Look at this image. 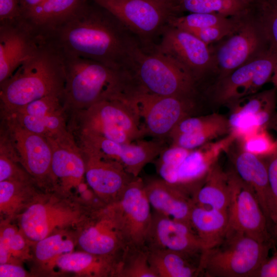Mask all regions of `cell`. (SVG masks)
<instances>
[{
  "label": "cell",
  "mask_w": 277,
  "mask_h": 277,
  "mask_svg": "<svg viewBox=\"0 0 277 277\" xmlns=\"http://www.w3.org/2000/svg\"><path fill=\"white\" fill-rule=\"evenodd\" d=\"M116 17L144 47L154 45L170 16L174 15L153 0H92Z\"/></svg>",
  "instance_id": "obj_10"
},
{
  "label": "cell",
  "mask_w": 277,
  "mask_h": 277,
  "mask_svg": "<svg viewBox=\"0 0 277 277\" xmlns=\"http://www.w3.org/2000/svg\"><path fill=\"white\" fill-rule=\"evenodd\" d=\"M190 221L202 243L203 250L209 249L225 237L228 229V212L194 203Z\"/></svg>",
  "instance_id": "obj_27"
},
{
  "label": "cell",
  "mask_w": 277,
  "mask_h": 277,
  "mask_svg": "<svg viewBox=\"0 0 277 277\" xmlns=\"http://www.w3.org/2000/svg\"><path fill=\"white\" fill-rule=\"evenodd\" d=\"M14 226H1L0 234V263H15L14 259L28 255L25 239ZM16 264V263H15Z\"/></svg>",
  "instance_id": "obj_37"
},
{
  "label": "cell",
  "mask_w": 277,
  "mask_h": 277,
  "mask_svg": "<svg viewBox=\"0 0 277 277\" xmlns=\"http://www.w3.org/2000/svg\"><path fill=\"white\" fill-rule=\"evenodd\" d=\"M236 141H239V147L241 149L263 158L270 155L276 147L275 139L272 138L267 129H259Z\"/></svg>",
  "instance_id": "obj_40"
},
{
  "label": "cell",
  "mask_w": 277,
  "mask_h": 277,
  "mask_svg": "<svg viewBox=\"0 0 277 277\" xmlns=\"http://www.w3.org/2000/svg\"><path fill=\"white\" fill-rule=\"evenodd\" d=\"M38 39L37 48L7 80L0 85L1 112H9L48 95L62 97L65 84L62 57Z\"/></svg>",
  "instance_id": "obj_2"
},
{
  "label": "cell",
  "mask_w": 277,
  "mask_h": 277,
  "mask_svg": "<svg viewBox=\"0 0 277 277\" xmlns=\"http://www.w3.org/2000/svg\"><path fill=\"white\" fill-rule=\"evenodd\" d=\"M123 97L137 114L144 134L156 137L168 136L181 120L190 116L194 107L192 96L130 92Z\"/></svg>",
  "instance_id": "obj_7"
},
{
  "label": "cell",
  "mask_w": 277,
  "mask_h": 277,
  "mask_svg": "<svg viewBox=\"0 0 277 277\" xmlns=\"http://www.w3.org/2000/svg\"><path fill=\"white\" fill-rule=\"evenodd\" d=\"M145 245L200 256L202 243L192 227L154 211Z\"/></svg>",
  "instance_id": "obj_22"
},
{
  "label": "cell",
  "mask_w": 277,
  "mask_h": 277,
  "mask_svg": "<svg viewBox=\"0 0 277 277\" xmlns=\"http://www.w3.org/2000/svg\"><path fill=\"white\" fill-rule=\"evenodd\" d=\"M63 111L65 110L62 103V97L57 95H51L33 101L14 111L7 113L16 112L43 117Z\"/></svg>",
  "instance_id": "obj_41"
},
{
  "label": "cell",
  "mask_w": 277,
  "mask_h": 277,
  "mask_svg": "<svg viewBox=\"0 0 277 277\" xmlns=\"http://www.w3.org/2000/svg\"><path fill=\"white\" fill-rule=\"evenodd\" d=\"M46 138L52 150V180L58 181L67 189L79 187L85 174L86 165L82 151L72 133L68 129Z\"/></svg>",
  "instance_id": "obj_23"
},
{
  "label": "cell",
  "mask_w": 277,
  "mask_h": 277,
  "mask_svg": "<svg viewBox=\"0 0 277 277\" xmlns=\"http://www.w3.org/2000/svg\"><path fill=\"white\" fill-rule=\"evenodd\" d=\"M76 134V142L81 148L118 163L134 177L138 176L145 166L166 148L160 141L139 139L129 143H121L96 135Z\"/></svg>",
  "instance_id": "obj_12"
},
{
  "label": "cell",
  "mask_w": 277,
  "mask_h": 277,
  "mask_svg": "<svg viewBox=\"0 0 277 277\" xmlns=\"http://www.w3.org/2000/svg\"><path fill=\"white\" fill-rule=\"evenodd\" d=\"M83 0H44L23 21L36 37L52 29L74 11Z\"/></svg>",
  "instance_id": "obj_29"
},
{
  "label": "cell",
  "mask_w": 277,
  "mask_h": 277,
  "mask_svg": "<svg viewBox=\"0 0 277 277\" xmlns=\"http://www.w3.org/2000/svg\"><path fill=\"white\" fill-rule=\"evenodd\" d=\"M30 181L7 180L0 182L1 213L12 215L25 203L27 196L32 194Z\"/></svg>",
  "instance_id": "obj_35"
},
{
  "label": "cell",
  "mask_w": 277,
  "mask_h": 277,
  "mask_svg": "<svg viewBox=\"0 0 277 277\" xmlns=\"http://www.w3.org/2000/svg\"><path fill=\"white\" fill-rule=\"evenodd\" d=\"M61 55L65 72L62 101L67 114L84 110L126 91L128 82L124 70L92 60Z\"/></svg>",
  "instance_id": "obj_4"
},
{
  "label": "cell",
  "mask_w": 277,
  "mask_h": 277,
  "mask_svg": "<svg viewBox=\"0 0 277 277\" xmlns=\"http://www.w3.org/2000/svg\"><path fill=\"white\" fill-rule=\"evenodd\" d=\"M248 7L239 0H177L175 11L176 14L181 11H188L233 17L243 16Z\"/></svg>",
  "instance_id": "obj_33"
},
{
  "label": "cell",
  "mask_w": 277,
  "mask_h": 277,
  "mask_svg": "<svg viewBox=\"0 0 277 277\" xmlns=\"http://www.w3.org/2000/svg\"><path fill=\"white\" fill-rule=\"evenodd\" d=\"M247 5V6L249 7L251 4L254 3H257L260 1V0H239Z\"/></svg>",
  "instance_id": "obj_50"
},
{
  "label": "cell",
  "mask_w": 277,
  "mask_h": 277,
  "mask_svg": "<svg viewBox=\"0 0 277 277\" xmlns=\"http://www.w3.org/2000/svg\"><path fill=\"white\" fill-rule=\"evenodd\" d=\"M81 149L85 161V175L88 185L105 205L115 203L135 177L118 163L93 151Z\"/></svg>",
  "instance_id": "obj_20"
},
{
  "label": "cell",
  "mask_w": 277,
  "mask_h": 277,
  "mask_svg": "<svg viewBox=\"0 0 277 277\" xmlns=\"http://www.w3.org/2000/svg\"><path fill=\"white\" fill-rule=\"evenodd\" d=\"M27 276L24 269L17 264L5 263L0 265L1 277H24Z\"/></svg>",
  "instance_id": "obj_46"
},
{
  "label": "cell",
  "mask_w": 277,
  "mask_h": 277,
  "mask_svg": "<svg viewBox=\"0 0 277 277\" xmlns=\"http://www.w3.org/2000/svg\"><path fill=\"white\" fill-rule=\"evenodd\" d=\"M120 255L104 256L85 251H72L59 256L53 262L64 271L89 276H116Z\"/></svg>",
  "instance_id": "obj_26"
},
{
  "label": "cell",
  "mask_w": 277,
  "mask_h": 277,
  "mask_svg": "<svg viewBox=\"0 0 277 277\" xmlns=\"http://www.w3.org/2000/svg\"><path fill=\"white\" fill-rule=\"evenodd\" d=\"M231 133L199 148L189 150L180 164L163 179L193 198L203 184L211 166L224 152H228L236 142Z\"/></svg>",
  "instance_id": "obj_13"
},
{
  "label": "cell",
  "mask_w": 277,
  "mask_h": 277,
  "mask_svg": "<svg viewBox=\"0 0 277 277\" xmlns=\"http://www.w3.org/2000/svg\"><path fill=\"white\" fill-rule=\"evenodd\" d=\"M277 65V51L267 47L254 58L224 77L213 89L216 103L226 105L258 92L270 81Z\"/></svg>",
  "instance_id": "obj_8"
},
{
  "label": "cell",
  "mask_w": 277,
  "mask_h": 277,
  "mask_svg": "<svg viewBox=\"0 0 277 277\" xmlns=\"http://www.w3.org/2000/svg\"><path fill=\"white\" fill-rule=\"evenodd\" d=\"M275 142L274 151L264 158L267 164L269 188L268 216L270 224L273 225V231L277 226V136Z\"/></svg>",
  "instance_id": "obj_42"
},
{
  "label": "cell",
  "mask_w": 277,
  "mask_h": 277,
  "mask_svg": "<svg viewBox=\"0 0 277 277\" xmlns=\"http://www.w3.org/2000/svg\"><path fill=\"white\" fill-rule=\"evenodd\" d=\"M273 245L228 229L216 245L202 251L200 275L206 277H255Z\"/></svg>",
  "instance_id": "obj_5"
},
{
  "label": "cell",
  "mask_w": 277,
  "mask_h": 277,
  "mask_svg": "<svg viewBox=\"0 0 277 277\" xmlns=\"http://www.w3.org/2000/svg\"><path fill=\"white\" fill-rule=\"evenodd\" d=\"M37 38L61 55L92 60L123 70L132 50L140 43L113 14L87 0Z\"/></svg>",
  "instance_id": "obj_1"
},
{
  "label": "cell",
  "mask_w": 277,
  "mask_h": 277,
  "mask_svg": "<svg viewBox=\"0 0 277 277\" xmlns=\"http://www.w3.org/2000/svg\"><path fill=\"white\" fill-rule=\"evenodd\" d=\"M161 5L164 6L171 11L174 15H176L175 9L177 0H153Z\"/></svg>",
  "instance_id": "obj_48"
},
{
  "label": "cell",
  "mask_w": 277,
  "mask_h": 277,
  "mask_svg": "<svg viewBox=\"0 0 277 277\" xmlns=\"http://www.w3.org/2000/svg\"><path fill=\"white\" fill-rule=\"evenodd\" d=\"M71 115L68 127L74 134L96 135L121 143L134 142L145 135L137 114L122 95Z\"/></svg>",
  "instance_id": "obj_6"
},
{
  "label": "cell",
  "mask_w": 277,
  "mask_h": 277,
  "mask_svg": "<svg viewBox=\"0 0 277 277\" xmlns=\"http://www.w3.org/2000/svg\"><path fill=\"white\" fill-rule=\"evenodd\" d=\"M160 35L155 47L182 64L196 82L213 68V53L209 46L191 33L167 24Z\"/></svg>",
  "instance_id": "obj_14"
},
{
  "label": "cell",
  "mask_w": 277,
  "mask_h": 277,
  "mask_svg": "<svg viewBox=\"0 0 277 277\" xmlns=\"http://www.w3.org/2000/svg\"><path fill=\"white\" fill-rule=\"evenodd\" d=\"M22 18L19 0H0V22Z\"/></svg>",
  "instance_id": "obj_44"
},
{
  "label": "cell",
  "mask_w": 277,
  "mask_h": 277,
  "mask_svg": "<svg viewBox=\"0 0 277 277\" xmlns=\"http://www.w3.org/2000/svg\"><path fill=\"white\" fill-rule=\"evenodd\" d=\"M108 205L114 213L127 246H145L152 213L142 179L135 177L119 200Z\"/></svg>",
  "instance_id": "obj_11"
},
{
  "label": "cell",
  "mask_w": 277,
  "mask_h": 277,
  "mask_svg": "<svg viewBox=\"0 0 277 277\" xmlns=\"http://www.w3.org/2000/svg\"><path fill=\"white\" fill-rule=\"evenodd\" d=\"M230 158L232 169L252 189L270 225L268 216L269 182L265 159L239 147L235 152L230 153Z\"/></svg>",
  "instance_id": "obj_25"
},
{
  "label": "cell",
  "mask_w": 277,
  "mask_h": 277,
  "mask_svg": "<svg viewBox=\"0 0 277 277\" xmlns=\"http://www.w3.org/2000/svg\"><path fill=\"white\" fill-rule=\"evenodd\" d=\"M1 114L12 117L25 129L46 138L57 136L68 130L65 111L43 117L16 112H1Z\"/></svg>",
  "instance_id": "obj_32"
},
{
  "label": "cell",
  "mask_w": 277,
  "mask_h": 277,
  "mask_svg": "<svg viewBox=\"0 0 277 277\" xmlns=\"http://www.w3.org/2000/svg\"><path fill=\"white\" fill-rule=\"evenodd\" d=\"M78 242L83 251L104 256L120 255L127 246L114 213L108 205L93 211Z\"/></svg>",
  "instance_id": "obj_19"
},
{
  "label": "cell",
  "mask_w": 277,
  "mask_h": 277,
  "mask_svg": "<svg viewBox=\"0 0 277 277\" xmlns=\"http://www.w3.org/2000/svg\"><path fill=\"white\" fill-rule=\"evenodd\" d=\"M242 21L227 25L215 26L188 31L209 46L224 37L230 35L240 27Z\"/></svg>",
  "instance_id": "obj_43"
},
{
  "label": "cell",
  "mask_w": 277,
  "mask_h": 277,
  "mask_svg": "<svg viewBox=\"0 0 277 277\" xmlns=\"http://www.w3.org/2000/svg\"><path fill=\"white\" fill-rule=\"evenodd\" d=\"M242 17H229L214 13H190L182 16L172 15L169 17L167 24L190 31L212 26L233 24Z\"/></svg>",
  "instance_id": "obj_36"
},
{
  "label": "cell",
  "mask_w": 277,
  "mask_h": 277,
  "mask_svg": "<svg viewBox=\"0 0 277 277\" xmlns=\"http://www.w3.org/2000/svg\"><path fill=\"white\" fill-rule=\"evenodd\" d=\"M145 190L154 211L191 226L190 215L194 203L191 196L161 178L145 183Z\"/></svg>",
  "instance_id": "obj_24"
},
{
  "label": "cell",
  "mask_w": 277,
  "mask_h": 277,
  "mask_svg": "<svg viewBox=\"0 0 277 277\" xmlns=\"http://www.w3.org/2000/svg\"><path fill=\"white\" fill-rule=\"evenodd\" d=\"M44 0H19L22 18L29 12L41 4Z\"/></svg>",
  "instance_id": "obj_47"
},
{
  "label": "cell",
  "mask_w": 277,
  "mask_h": 277,
  "mask_svg": "<svg viewBox=\"0 0 277 277\" xmlns=\"http://www.w3.org/2000/svg\"><path fill=\"white\" fill-rule=\"evenodd\" d=\"M125 71L129 92L192 97L195 92L196 81L190 73L154 45H136L130 54Z\"/></svg>",
  "instance_id": "obj_3"
},
{
  "label": "cell",
  "mask_w": 277,
  "mask_h": 277,
  "mask_svg": "<svg viewBox=\"0 0 277 277\" xmlns=\"http://www.w3.org/2000/svg\"><path fill=\"white\" fill-rule=\"evenodd\" d=\"M74 247L73 241L67 236L51 234L37 242L35 255L41 262H53L59 256L72 252Z\"/></svg>",
  "instance_id": "obj_39"
},
{
  "label": "cell",
  "mask_w": 277,
  "mask_h": 277,
  "mask_svg": "<svg viewBox=\"0 0 277 277\" xmlns=\"http://www.w3.org/2000/svg\"><path fill=\"white\" fill-rule=\"evenodd\" d=\"M148 249V261L157 277L200 276V256L163 249Z\"/></svg>",
  "instance_id": "obj_28"
},
{
  "label": "cell",
  "mask_w": 277,
  "mask_h": 277,
  "mask_svg": "<svg viewBox=\"0 0 277 277\" xmlns=\"http://www.w3.org/2000/svg\"><path fill=\"white\" fill-rule=\"evenodd\" d=\"M91 214L87 217L76 207L62 203L36 202L22 214L21 228L25 236L37 242L55 230L87 220Z\"/></svg>",
  "instance_id": "obj_17"
},
{
  "label": "cell",
  "mask_w": 277,
  "mask_h": 277,
  "mask_svg": "<svg viewBox=\"0 0 277 277\" xmlns=\"http://www.w3.org/2000/svg\"><path fill=\"white\" fill-rule=\"evenodd\" d=\"M256 21L268 47L277 51V0H260Z\"/></svg>",
  "instance_id": "obj_38"
},
{
  "label": "cell",
  "mask_w": 277,
  "mask_h": 277,
  "mask_svg": "<svg viewBox=\"0 0 277 277\" xmlns=\"http://www.w3.org/2000/svg\"><path fill=\"white\" fill-rule=\"evenodd\" d=\"M256 22L242 21L239 28L213 53L218 78L225 77L267 48Z\"/></svg>",
  "instance_id": "obj_18"
},
{
  "label": "cell",
  "mask_w": 277,
  "mask_h": 277,
  "mask_svg": "<svg viewBox=\"0 0 277 277\" xmlns=\"http://www.w3.org/2000/svg\"><path fill=\"white\" fill-rule=\"evenodd\" d=\"M38 45L37 37L22 18L0 22V85L33 55Z\"/></svg>",
  "instance_id": "obj_21"
},
{
  "label": "cell",
  "mask_w": 277,
  "mask_h": 277,
  "mask_svg": "<svg viewBox=\"0 0 277 277\" xmlns=\"http://www.w3.org/2000/svg\"><path fill=\"white\" fill-rule=\"evenodd\" d=\"M195 204L203 207L228 210L231 189L227 172L217 162L209 169L202 185L193 196Z\"/></svg>",
  "instance_id": "obj_30"
},
{
  "label": "cell",
  "mask_w": 277,
  "mask_h": 277,
  "mask_svg": "<svg viewBox=\"0 0 277 277\" xmlns=\"http://www.w3.org/2000/svg\"><path fill=\"white\" fill-rule=\"evenodd\" d=\"M255 277H277V251L263 263Z\"/></svg>",
  "instance_id": "obj_45"
},
{
  "label": "cell",
  "mask_w": 277,
  "mask_h": 277,
  "mask_svg": "<svg viewBox=\"0 0 277 277\" xmlns=\"http://www.w3.org/2000/svg\"><path fill=\"white\" fill-rule=\"evenodd\" d=\"M273 235H274V236L276 238L277 237V226L275 227V228H274L273 230Z\"/></svg>",
  "instance_id": "obj_51"
},
{
  "label": "cell",
  "mask_w": 277,
  "mask_h": 277,
  "mask_svg": "<svg viewBox=\"0 0 277 277\" xmlns=\"http://www.w3.org/2000/svg\"><path fill=\"white\" fill-rule=\"evenodd\" d=\"M277 88L258 92L229 104L230 133L236 140L277 124Z\"/></svg>",
  "instance_id": "obj_16"
},
{
  "label": "cell",
  "mask_w": 277,
  "mask_h": 277,
  "mask_svg": "<svg viewBox=\"0 0 277 277\" xmlns=\"http://www.w3.org/2000/svg\"><path fill=\"white\" fill-rule=\"evenodd\" d=\"M270 81L274 87L277 88V65L274 70V73L272 76Z\"/></svg>",
  "instance_id": "obj_49"
},
{
  "label": "cell",
  "mask_w": 277,
  "mask_h": 277,
  "mask_svg": "<svg viewBox=\"0 0 277 277\" xmlns=\"http://www.w3.org/2000/svg\"><path fill=\"white\" fill-rule=\"evenodd\" d=\"M1 117L3 129L27 172L38 182L52 179V150L47 138L25 129L9 116L1 115Z\"/></svg>",
  "instance_id": "obj_15"
},
{
  "label": "cell",
  "mask_w": 277,
  "mask_h": 277,
  "mask_svg": "<svg viewBox=\"0 0 277 277\" xmlns=\"http://www.w3.org/2000/svg\"><path fill=\"white\" fill-rule=\"evenodd\" d=\"M227 173L231 189L228 228L273 245L274 236L270 225L253 190L233 169Z\"/></svg>",
  "instance_id": "obj_9"
},
{
  "label": "cell",
  "mask_w": 277,
  "mask_h": 277,
  "mask_svg": "<svg viewBox=\"0 0 277 277\" xmlns=\"http://www.w3.org/2000/svg\"><path fill=\"white\" fill-rule=\"evenodd\" d=\"M230 132L228 117L213 113L200 116H188L181 120L170 132L169 137L191 133L202 144L222 137Z\"/></svg>",
  "instance_id": "obj_31"
},
{
  "label": "cell",
  "mask_w": 277,
  "mask_h": 277,
  "mask_svg": "<svg viewBox=\"0 0 277 277\" xmlns=\"http://www.w3.org/2000/svg\"><path fill=\"white\" fill-rule=\"evenodd\" d=\"M116 277H157L148 261L146 246L127 245L120 256Z\"/></svg>",
  "instance_id": "obj_34"
}]
</instances>
